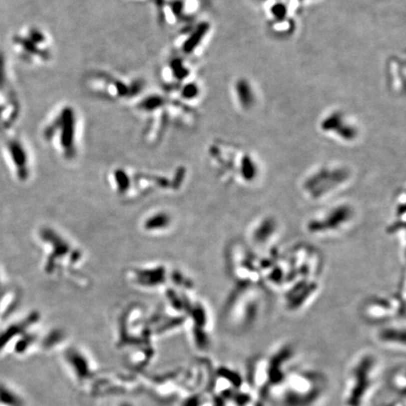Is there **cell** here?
I'll list each match as a JSON object with an SVG mask.
<instances>
[{"label":"cell","mask_w":406,"mask_h":406,"mask_svg":"<svg viewBox=\"0 0 406 406\" xmlns=\"http://www.w3.org/2000/svg\"><path fill=\"white\" fill-rule=\"evenodd\" d=\"M79 120L75 107L63 104L55 110L42 126L43 139L65 159H72L76 155Z\"/></svg>","instance_id":"cell-1"},{"label":"cell","mask_w":406,"mask_h":406,"mask_svg":"<svg viewBox=\"0 0 406 406\" xmlns=\"http://www.w3.org/2000/svg\"><path fill=\"white\" fill-rule=\"evenodd\" d=\"M380 337L385 342L402 343L403 344H405V332L400 331L397 329H387L385 331L383 330Z\"/></svg>","instance_id":"cell-8"},{"label":"cell","mask_w":406,"mask_h":406,"mask_svg":"<svg viewBox=\"0 0 406 406\" xmlns=\"http://www.w3.org/2000/svg\"><path fill=\"white\" fill-rule=\"evenodd\" d=\"M10 47L22 62L32 66L47 64L54 55L51 37L36 25H27L14 32L10 37Z\"/></svg>","instance_id":"cell-2"},{"label":"cell","mask_w":406,"mask_h":406,"mask_svg":"<svg viewBox=\"0 0 406 406\" xmlns=\"http://www.w3.org/2000/svg\"><path fill=\"white\" fill-rule=\"evenodd\" d=\"M373 359L366 358L363 359L356 371V386L354 387L349 397L350 406H359L369 387L370 372L373 367Z\"/></svg>","instance_id":"cell-5"},{"label":"cell","mask_w":406,"mask_h":406,"mask_svg":"<svg viewBox=\"0 0 406 406\" xmlns=\"http://www.w3.org/2000/svg\"><path fill=\"white\" fill-rule=\"evenodd\" d=\"M215 406H224L223 400L221 398L216 399Z\"/></svg>","instance_id":"cell-11"},{"label":"cell","mask_w":406,"mask_h":406,"mask_svg":"<svg viewBox=\"0 0 406 406\" xmlns=\"http://www.w3.org/2000/svg\"><path fill=\"white\" fill-rule=\"evenodd\" d=\"M291 356V351L289 349L281 351L279 355L274 357L270 362V366L268 369V378L269 382L272 385H277L281 382L284 378L283 373L281 370V365L286 361L287 359Z\"/></svg>","instance_id":"cell-6"},{"label":"cell","mask_w":406,"mask_h":406,"mask_svg":"<svg viewBox=\"0 0 406 406\" xmlns=\"http://www.w3.org/2000/svg\"><path fill=\"white\" fill-rule=\"evenodd\" d=\"M234 400H235V402H236V404L238 406H243L247 405V403L249 402V397L247 396V394L240 393V394L236 395V397L234 398Z\"/></svg>","instance_id":"cell-9"},{"label":"cell","mask_w":406,"mask_h":406,"mask_svg":"<svg viewBox=\"0 0 406 406\" xmlns=\"http://www.w3.org/2000/svg\"><path fill=\"white\" fill-rule=\"evenodd\" d=\"M218 375L228 382L231 383V385L235 389H239L243 385V379L241 375L234 371H231L229 368H220L218 371Z\"/></svg>","instance_id":"cell-7"},{"label":"cell","mask_w":406,"mask_h":406,"mask_svg":"<svg viewBox=\"0 0 406 406\" xmlns=\"http://www.w3.org/2000/svg\"><path fill=\"white\" fill-rule=\"evenodd\" d=\"M185 406H199V399L196 398V397L189 399V400L186 402Z\"/></svg>","instance_id":"cell-10"},{"label":"cell","mask_w":406,"mask_h":406,"mask_svg":"<svg viewBox=\"0 0 406 406\" xmlns=\"http://www.w3.org/2000/svg\"><path fill=\"white\" fill-rule=\"evenodd\" d=\"M4 149L10 162L14 165L13 167H16L19 172H26L29 154L24 140L19 135H8L4 140Z\"/></svg>","instance_id":"cell-4"},{"label":"cell","mask_w":406,"mask_h":406,"mask_svg":"<svg viewBox=\"0 0 406 406\" xmlns=\"http://www.w3.org/2000/svg\"><path fill=\"white\" fill-rule=\"evenodd\" d=\"M86 84L88 88L104 100H121L138 95L143 83L137 79H127L106 72H91Z\"/></svg>","instance_id":"cell-3"}]
</instances>
